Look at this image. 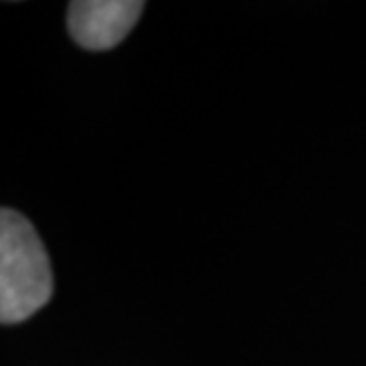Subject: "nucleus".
Wrapping results in <instances>:
<instances>
[{
	"label": "nucleus",
	"instance_id": "2",
	"mask_svg": "<svg viewBox=\"0 0 366 366\" xmlns=\"http://www.w3.org/2000/svg\"><path fill=\"white\" fill-rule=\"evenodd\" d=\"M143 7L138 0H76L69 5V34L89 50H109L127 39Z\"/></svg>",
	"mask_w": 366,
	"mask_h": 366
},
{
	"label": "nucleus",
	"instance_id": "1",
	"mask_svg": "<svg viewBox=\"0 0 366 366\" xmlns=\"http://www.w3.org/2000/svg\"><path fill=\"white\" fill-rule=\"evenodd\" d=\"M53 295L48 252L26 217L0 212V319L19 324Z\"/></svg>",
	"mask_w": 366,
	"mask_h": 366
}]
</instances>
